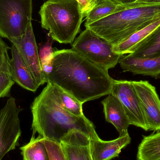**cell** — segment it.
<instances>
[{"mask_svg":"<svg viewBox=\"0 0 160 160\" xmlns=\"http://www.w3.org/2000/svg\"><path fill=\"white\" fill-rule=\"evenodd\" d=\"M113 81L108 71L72 49L54 51L52 70L46 80L82 103L110 94Z\"/></svg>","mask_w":160,"mask_h":160,"instance_id":"1","label":"cell"},{"mask_svg":"<svg viewBox=\"0 0 160 160\" xmlns=\"http://www.w3.org/2000/svg\"><path fill=\"white\" fill-rule=\"evenodd\" d=\"M31 109L34 135L38 133L41 137L58 143L75 130L90 138L98 136L92 122L84 115L76 116L63 109L52 96L49 83L35 98Z\"/></svg>","mask_w":160,"mask_h":160,"instance_id":"2","label":"cell"},{"mask_svg":"<svg viewBox=\"0 0 160 160\" xmlns=\"http://www.w3.org/2000/svg\"><path fill=\"white\" fill-rule=\"evenodd\" d=\"M160 19V3H135L131 7L85 26L115 47Z\"/></svg>","mask_w":160,"mask_h":160,"instance_id":"3","label":"cell"},{"mask_svg":"<svg viewBox=\"0 0 160 160\" xmlns=\"http://www.w3.org/2000/svg\"><path fill=\"white\" fill-rule=\"evenodd\" d=\"M39 14L42 28L61 44L74 42L84 18L77 0H48Z\"/></svg>","mask_w":160,"mask_h":160,"instance_id":"4","label":"cell"},{"mask_svg":"<svg viewBox=\"0 0 160 160\" xmlns=\"http://www.w3.org/2000/svg\"><path fill=\"white\" fill-rule=\"evenodd\" d=\"M32 0H0V36L21 38L32 23Z\"/></svg>","mask_w":160,"mask_h":160,"instance_id":"5","label":"cell"},{"mask_svg":"<svg viewBox=\"0 0 160 160\" xmlns=\"http://www.w3.org/2000/svg\"><path fill=\"white\" fill-rule=\"evenodd\" d=\"M72 49L107 71L114 68L122 56L115 52L113 46L88 29L73 42Z\"/></svg>","mask_w":160,"mask_h":160,"instance_id":"6","label":"cell"},{"mask_svg":"<svg viewBox=\"0 0 160 160\" xmlns=\"http://www.w3.org/2000/svg\"><path fill=\"white\" fill-rule=\"evenodd\" d=\"M21 110L13 97L0 110V160L19 145L22 131L19 115Z\"/></svg>","mask_w":160,"mask_h":160,"instance_id":"7","label":"cell"},{"mask_svg":"<svg viewBox=\"0 0 160 160\" xmlns=\"http://www.w3.org/2000/svg\"><path fill=\"white\" fill-rule=\"evenodd\" d=\"M120 101L130 125L148 131L141 103L132 81L113 79L111 93Z\"/></svg>","mask_w":160,"mask_h":160,"instance_id":"8","label":"cell"},{"mask_svg":"<svg viewBox=\"0 0 160 160\" xmlns=\"http://www.w3.org/2000/svg\"><path fill=\"white\" fill-rule=\"evenodd\" d=\"M148 131L160 130V99L156 88L148 81H132Z\"/></svg>","mask_w":160,"mask_h":160,"instance_id":"9","label":"cell"},{"mask_svg":"<svg viewBox=\"0 0 160 160\" xmlns=\"http://www.w3.org/2000/svg\"><path fill=\"white\" fill-rule=\"evenodd\" d=\"M11 42L19 52L38 85L39 87L46 83L41 69L32 23H30L26 32L21 38Z\"/></svg>","mask_w":160,"mask_h":160,"instance_id":"10","label":"cell"},{"mask_svg":"<svg viewBox=\"0 0 160 160\" xmlns=\"http://www.w3.org/2000/svg\"><path fill=\"white\" fill-rule=\"evenodd\" d=\"M60 143L66 160H92L90 137L84 132L71 131Z\"/></svg>","mask_w":160,"mask_h":160,"instance_id":"11","label":"cell"},{"mask_svg":"<svg viewBox=\"0 0 160 160\" xmlns=\"http://www.w3.org/2000/svg\"><path fill=\"white\" fill-rule=\"evenodd\" d=\"M131 138L128 132L119 134L116 139L102 140L99 136L90 138V149L93 160H111L118 157L121 150L129 144Z\"/></svg>","mask_w":160,"mask_h":160,"instance_id":"12","label":"cell"},{"mask_svg":"<svg viewBox=\"0 0 160 160\" xmlns=\"http://www.w3.org/2000/svg\"><path fill=\"white\" fill-rule=\"evenodd\" d=\"M118 63L124 72L160 78V55L153 58H139L128 54L121 58Z\"/></svg>","mask_w":160,"mask_h":160,"instance_id":"13","label":"cell"},{"mask_svg":"<svg viewBox=\"0 0 160 160\" xmlns=\"http://www.w3.org/2000/svg\"><path fill=\"white\" fill-rule=\"evenodd\" d=\"M11 59L9 70L12 79L22 88L35 92L39 87L19 52L13 44L10 48Z\"/></svg>","mask_w":160,"mask_h":160,"instance_id":"14","label":"cell"},{"mask_svg":"<svg viewBox=\"0 0 160 160\" xmlns=\"http://www.w3.org/2000/svg\"><path fill=\"white\" fill-rule=\"evenodd\" d=\"M105 120L112 124L119 134L128 132L129 121L122 103L118 98L110 94L102 101Z\"/></svg>","mask_w":160,"mask_h":160,"instance_id":"15","label":"cell"},{"mask_svg":"<svg viewBox=\"0 0 160 160\" xmlns=\"http://www.w3.org/2000/svg\"><path fill=\"white\" fill-rule=\"evenodd\" d=\"M139 58H153L160 55V24L129 54Z\"/></svg>","mask_w":160,"mask_h":160,"instance_id":"16","label":"cell"},{"mask_svg":"<svg viewBox=\"0 0 160 160\" xmlns=\"http://www.w3.org/2000/svg\"><path fill=\"white\" fill-rule=\"evenodd\" d=\"M134 3L123 5L117 3L112 0H98L95 7L87 16L85 26L131 7Z\"/></svg>","mask_w":160,"mask_h":160,"instance_id":"17","label":"cell"},{"mask_svg":"<svg viewBox=\"0 0 160 160\" xmlns=\"http://www.w3.org/2000/svg\"><path fill=\"white\" fill-rule=\"evenodd\" d=\"M160 24V19L132 35L124 42L113 47L115 52L123 56L130 54L135 48Z\"/></svg>","mask_w":160,"mask_h":160,"instance_id":"18","label":"cell"},{"mask_svg":"<svg viewBox=\"0 0 160 160\" xmlns=\"http://www.w3.org/2000/svg\"><path fill=\"white\" fill-rule=\"evenodd\" d=\"M137 160H160V132L143 136L138 147Z\"/></svg>","mask_w":160,"mask_h":160,"instance_id":"19","label":"cell"},{"mask_svg":"<svg viewBox=\"0 0 160 160\" xmlns=\"http://www.w3.org/2000/svg\"><path fill=\"white\" fill-rule=\"evenodd\" d=\"M49 84L52 96L63 109L76 116L84 115L83 112V103L58 87Z\"/></svg>","mask_w":160,"mask_h":160,"instance_id":"20","label":"cell"},{"mask_svg":"<svg viewBox=\"0 0 160 160\" xmlns=\"http://www.w3.org/2000/svg\"><path fill=\"white\" fill-rule=\"evenodd\" d=\"M23 160H50L48 153L41 136L33 134L30 142L20 148Z\"/></svg>","mask_w":160,"mask_h":160,"instance_id":"21","label":"cell"},{"mask_svg":"<svg viewBox=\"0 0 160 160\" xmlns=\"http://www.w3.org/2000/svg\"><path fill=\"white\" fill-rule=\"evenodd\" d=\"M53 41L54 40L48 33L47 35V40L40 46L38 51L41 69L46 82L47 77L49 75L52 69L54 51L52 45Z\"/></svg>","mask_w":160,"mask_h":160,"instance_id":"22","label":"cell"},{"mask_svg":"<svg viewBox=\"0 0 160 160\" xmlns=\"http://www.w3.org/2000/svg\"><path fill=\"white\" fill-rule=\"evenodd\" d=\"M9 61L8 53L0 68V98L8 97L11 88L15 84L10 73Z\"/></svg>","mask_w":160,"mask_h":160,"instance_id":"23","label":"cell"},{"mask_svg":"<svg viewBox=\"0 0 160 160\" xmlns=\"http://www.w3.org/2000/svg\"><path fill=\"white\" fill-rule=\"evenodd\" d=\"M42 138L47 148L50 160H66L62 148L60 143L43 137Z\"/></svg>","mask_w":160,"mask_h":160,"instance_id":"24","label":"cell"},{"mask_svg":"<svg viewBox=\"0 0 160 160\" xmlns=\"http://www.w3.org/2000/svg\"><path fill=\"white\" fill-rule=\"evenodd\" d=\"M79 5L82 14L84 18L93 9L98 0H77Z\"/></svg>","mask_w":160,"mask_h":160,"instance_id":"25","label":"cell"},{"mask_svg":"<svg viewBox=\"0 0 160 160\" xmlns=\"http://www.w3.org/2000/svg\"><path fill=\"white\" fill-rule=\"evenodd\" d=\"M9 49H10V48L0 36V68L2 67Z\"/></svg>","mask_w":160,"mask_h":160,"instance_id":"26","label":"cell"},{"mask_svg":"<svg viewBox=\"0 0 160 160\" xmlns=\"http://www.w3.org/2000/svg\"><path fill=\"white\" fill-rule=\"evenodd\" d=\"M136 3L148 5L156 4L160 3V0H137Z\"/></svg>","mask_w":160,"mask_h":160,"instance_id":"27","label":"cell"},{"mask_svg":"<svg viewBox=\"0 0 160 160\" xmlns=\"http://www.w3.org/2000/svg\"><path fill=\"white\" fill-rule=\"evenodd\" d=\"M112 1L120 4L128 5L136 3L137 0H112Z\"/></svg>","mask_w":160,"mask_h":160,"instance_id":"28","label":"cell"},{"mask_svg":"<svg viewBox=\"0 0 160 160\" xmlns=\"http://www.w3.org/2000/svg\"><path fill=\"white\" fill-rule=\"evenodd\" d=\"M92 160H93V159H92Z\"/></svg>","mask_w":160,"mask_h":160,"instance_id":"29","label":"cell"}]
</instances>
